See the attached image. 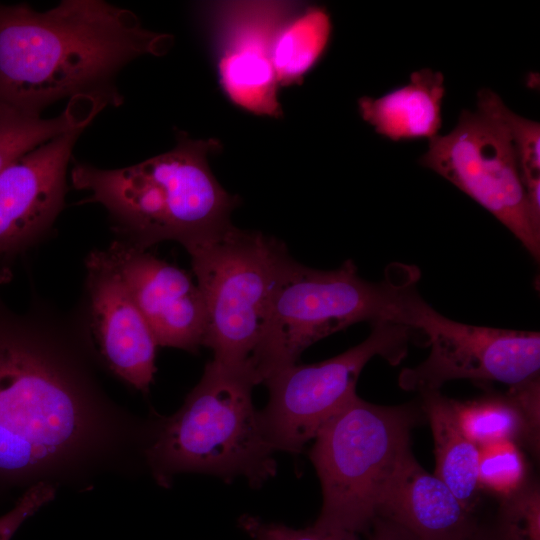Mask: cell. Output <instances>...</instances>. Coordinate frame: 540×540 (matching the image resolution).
Instances as JSON below:
<instances>
[{"mask_svg": "<svg viewBox=\"0 0 540 540\" xmlns=\"http://www.w3.org/2000/svg\"><path fill=\"white\" fill-rule=\"evenodd\" d=\"M490 89L477 95V110H462L456 126L429 140L419 162L439 174L501 222L535 261L540 259V220L533 214L511 134Z\"/></svg>", "mask_w": 540, "mask_h": 540, "instance_id": "8", "label": "cell"}, {"mask_svg": "<svg viewBox=\"0 0 540 540\" xmlns=\"http://www.w3.org/2000/svg\"><path fill=\"white\" fill-rule=\"evenodd\" d=\"M106 250L157 345L196 352L204 342L206 310L191 276L147 250L116 239Z\"/></svg>", "mask_w": 540, "mask_h": 540, "instance_id": "14", "label": "cell"}, {"mask_svg": "<svg viewBox=\"0 0 540 540\" xmlns=\"http://www.w3.org/2000/svg\"><path fill=\"white\" fill-rule=\"evenodd\" d=\"M331 29L324 7L294 4L279 24L271 44V61L279 86L302 82L325 52Z\"/></svg>", "mask_w": 540, "mask_h": 540, "instance_id": "18", "label": "cell"}, {"mask_svg": "<svg viewBox=\"0 0 540 540\" xmlns=\"http://www.w3.org/2000/svg\"><path fill=\"white\" fill-rule=\"evenodd\" d=\"M430 352L415 367L404 368L399 386L420 394L439 391L451 380L521 384L539 376L540 333L470 325L454 321L421 296L409 324Z\"/></svg>", "mask_w": 540, "mask_h": 540, "instance_id": "10", "label": "cell"}, {"mask_svg": "<svg viewBox=\"0 0 540 540\" xmlns=\"http://www.w3.org/2000/svg\"><path fill=\"white\" fill-rule=\"evenodd\" d=\"M313 527V526H312ZM314 528V527H313ZM322 540H359L358 534L344 530H319L314 528Z\"/></svg>", "mask_w": 540, "mask_h": 540, "instance_id": "27", "label": "cell"}, {"mask_svg": "<svg viewBox=\"0 0 540 540\" xmlns=\"http://www.w3.org/2000/svg\"><path fill=\"white\" fill-rule=\"evenodd\" d=\"M84 129L66 132L0 172V253L35 244L60 214L73 148Z\"/></svg>", "mask_w": 540, "mask_h": 540, "instance_id": "13", "label": "cell"}, {"mask_svg": "<svg viewBox=\"0 0 540 540\" xmlns=\"http://www.w3.org/2000/svg\"><path fill=\"white\" fill-rule=\"evenodd\" d=\"M498 111L513 140L530 208L540 220V124L516 114L502 99Z\"/></svg>", "mask_w": 540, "mask_h": 540, "instance_id": "23", "label": "cell"}, {"mask_svg": "<svg viewBox=\"0 0 540 540\" xmlns=\"http://www.w3.org/2000/svg\"><path fill=\"white\" fill-rule=\"evenodd\" d=\"M452 405L461 430L478 447L494 442L512 441L537 457L523 414L510 386L505 393H489L467 401L452 399Z\"/></svg>", "mask_w": 540, "mask_h": 540, "instance_id": "20", "label": "cell"}, {"mask_svg": "<svg viewBox=\"0 0 540 540\" xmlns=\"http://www.w3.org/2000/svg\"><path fill=\"white\" fill-rule=\"evenodd\" d=\"M478 481L485 489L504 498L528 482L527 465L520 446L500 441L479 446Z\"/></svg>", "mask_w": 540, "mask_h": 540, "instance_id": "21", "label": "cell"}, {"mask_svg": "<svg viewBox=\"0 0 540 540\" xmlns=\"http://www.w3.org/2000/svg\"><path fill=\"white\" fill-rule=\"evenodd\" d=\"M218 148L215 139L179 131L175 147L165 153L118 169L75 162L70 178L76 189L89 192L84 202L106 209L116 240L144 250L173 240L187 249L232 226L238 199L224 190L208 163Z\"/></svg>", "mask_w": 540, "mask_h": 540, "instance_id": "3", "label": "cell"}, {"mask_svg": "<svg viewBox=\"0 0 540 540\" xmlns=\"http://www.w3.org/2000/svg\"><path fill=\"white\" fill-rule=\"evenodd\" d=\"M254 386L213 360L206 364L181 408L152 427L145 457L158 484L168 487L183 472L243 477L252 487L275 476L276 450L253 405Z\"/></svg>", "mask_w": 540, "mask_h": 540, "instance_id": "5", "label": "cell"}, {"mask_svg": "<svg viewBox=\"0 0 540 540\" xmlns=\"http://www.w3.org/2000/svg\"><path fill=\"white\" fill-rule=\"evenodd\" d=\"M368 535V540H419L402 526L382 517L374 519Z\"/></svg>", "mask_w": 540, "mask_h": 540, "instance_id": "26", "label": "cell"}, {"mask_svg": "<svg viewBox=\"0 0 540 540\" xmlns=\"http://www.w3.org/2000/svg\"><path fill=\"white\" fill-rule=\"evenodd\" d=\"M238 523L252 540H322L312 526L294 529L281 523L265 522L248 514L241 516Z\"/></svg>", "mask_w": 540, "mask_h": 540, "instance_id": "25", "label": "cell"}, {"mask_svg": "<svg viewBox=\"0 0 540 540\" xmlns=\"http://www.w3.org/2000/svg\"><path fill=\"white\" fill-rule=\"evenodd\" d=\"M172 45V35L102 0H64L46 11L0 3V105L42 115L57 101L91 97L117 107L120 71Z\"/></svg>", "mask_w": 540, "mask_h": 540, "instance_id": "2", "label": "cell"}, {"mask_svg": "<svg viewBox=\"0 0 540 540\" xmlns=\"http://www.w3.org/2000/svg\"><path fill=\"white\" fill-rule=\"evenodd\" d=\"M415 332L403 324L378 321L369 336L345 352L314 364L296 363L274 372L263 384L269 400L259 411L276 451L299 453L355 394L357 380L374 357L396 366L408 354Z\"/></svg>", "mask_w": 540, "mask_h": 540, "instance_id": "9", "label": "cell"}, {"mask_svg": "<svg viewBox=\"0 0 540 540\" xmlns=\"http://www.w3.org/2000/svg\"><path fill=\"white\" fill-rule=\"evenodd\" d=\"M485 540H540V488L528 481L513 494L501 498Z\"/></svg>", "mask_w": 540, "mask_h": 540, "instance_id": "22", "label": "cell"}, {"mask_svg": "<svg viewBox=\"0 0 540 540\" xmlns=\"http://www.w3.org/2000/svg\"><path fill=\"white\" fill-rule=\"evenodd\" d=\"M371 282L352 260L333 270L306 267L290 257L274 286L252 365L255 383L297 362L317 341L353 324L388 321L408 327L420 295L419 270L394 263Z\"/></svg>", "mask_w": 540, "mask_h": 540, "instance_id": "4", "label": "cell"}, {"mask_svg": "<svg viewBox=\"0 0 540 540\" xmlns=\"http://www.w3.org/2000/svg\"><path fill=\"white\" fill-rule=\"evenodd\" d=\"M293 6L288 2H224L208 11L220 85L234 104L256 115H282L271 44Z\"/></svg>", "mask_w": 540, "mask_h": 540, "instance_id": "11", "label": "cell"}, {"mask_svg": "<svg viewBox=\"0 0 540 540\" xmlns=\"http://www.w3.org/2000/svg\"><path fill=\"white\" fill-rule=\"evenodd\" d=\"M377 517L397 523L419 540H472L478 530L473 513L411 451L390 477Z\"/></svg>", "mask_w": 540, "mask_h": 540, "instance_id": "15", "label": "cell"}, {"mask_svg": "<svg viewBox=\"0 0 540 540\" xmlns=\"http://www.w3.org/2000/svg\"><path fill=\"white\" fill-rule=\"evenodd\" d=\"M444 95L443 74L422 68L404 86L381 97L360 98L358 107L362 119L389 140H430L442 126Z\"/></svg>", "mask_w": 540, "mask_h": 540, "instance_id": "16", "label": "cell"}, {"mask_svg": "<svg viewBox=\"0 0 540 540\" xmlns=\"http://www.w3.org/2000/svg\"><path fill=\"white\" fill-rule=\"evenodd\" d=\"M81 320L38 305L0 310V479H31L86 455L101 435L102 402Z\"/></svg>", "mask_w": 540, "mask_h": 540, "instance_id": "1", "label": "cell"}, {"mask_svg": "<svg viewBox=\"0 0 540 540\" xmlns=\"http://www.w3.org/2000/svg\"><path fill=\"white\" fill-rule=\"evenodd\" d=\"M421 396L434 442V475L473 513L480 491L479 448L461 430L452 399L443 396L439 391Z\"/></svg>", "mask_w": 540, "mask_h": 540, "instance_id": "17", "label": "cell"}, {"mask_svg": "<svg viewBox=\"0 0 540 540\" xmlns=\"http://www.w3.org/2000/svg\"><path fill=\"white\" fill-rule=\"evenodd\" d=\"M85 325L107 367L135 389L147 392L156 372L157 343L106 249L85 261Z\"/></svg>", "mask_w": 540, "mask_h": 540, "instance_id": "12", "label": "cell"}, {"mask_svg": "<svg viewBox=\"0 0 540 540\" xmlns=\"http://www.w3.org/2000/svg\"><path fill=\"white\" fill-rule=\"evenodd\" d=\"M206 310L203 346L213 361L248 378L274 286L291 257L284 243L232 225L186 249Z\"/></svg>", "mask_w": 540, "mask_h": 540, "instance_id": "7", "label": "cell"}, {"mask_svg": "<svg viewBox=\"0 0 540 540\" xmlns=\"http://www.w3.org/2000/svg\"><path fill=\"white\" fill-rule=\"evenodd\" d=\"M106 105L91 97L69 101L57 116L0 105V172L19 157L66 132L85 129Z\"/></svg>", "mask_w": 540, "mask_h": 540, "instance_id": "19", "label": "cell"}, {"mask_svg": "<svg viewBox=\"0 0 540 540\" xmlns=\"http://www.w3.org/2000/svg\"><path fill=\"white\" fill-rule=\"evenodd\" d=\"M417 415L410 406H381L355 394L321 427L309 456L323 503L319 530L368 533L381 495L410 449Z\"/></svg>", "mask_w": 540, "mask_h": 540, "instance_id": "6", "label": "cell"}, {"mask_svg": "<svg viewBox=\"0 0 540 540\" xmlns=\"http://www.w3.org/2000/svg\"><path fill=\"white\" fill-rule=\"evenodd\" d=\"M55 492V487L47 481L29 487L15 506L0 517V540H10L26 519L54 498Z\"/></svg>", "mask_w": 540, "mask_h": 540, "instance_id": "24", "label": "cell"}]
</instances>
